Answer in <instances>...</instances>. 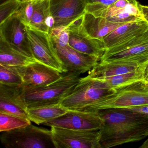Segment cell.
<instances>
[{"mask_svg":"<svg viewBox=\"0 0 148 148\" xmlns=\"http://www.w3.org/2000/svg\"><path fill=\"white\" fill-rule=\"evenodd\" d=\"M97 112L103 121L99 130L101 148L138 142L148 137V115L125 108Z\"/></svg>","mask_w":148,"mask_h":148,"instance_id":"cell-1","label":"cell"},{"mask_svg":"<svg viewBox=\"0 0 148 148\" xmlns=\"http://www.w3.org/2000/svg\"><path fill=\"white\" fill-rule=\"evenodd\" d=\"M81 74L68 71L62 73L57 81L44 86L36 87L23 84L22 95L27 109L60 103L72 91L81 78Z\"/></svg>","mask_w":148,"mask_h":148,"instance_id":"cell-2","label":"cell"},{"mask_svg":"<svg viewBox=\"0 0 148 148\" xmlns=\"http://www.w3.org/2000/svg\"><path fill=\"white\" fill-rule=\"evenodd\" d=\"M115 91V89L107 87L101 81L88 75L81 77L71 92L60 102V104L71 110L88 112L96 103Z\"/></svg>","mask_w":148,"mask_h":148,"instance_id":"cell-3","label":"cell"},{"mask_svg":"<svg viewBox=\"0 0 148 148\" xmlns=\"http://www.w3.org/2000/svg\"><path fill=\"white\" fill-rule=\"evenodd\" d=\"M115 90V93L96 103L88 112L148 105V86L144 79Z\"/></svg>","mask_w":148,"mask_h":148,"instance_id":"cell-4","label":"cell"},{"mask_svg":"<svg viewBox=\"0 0 148 148\" xmlns=\"http://www.w3.org/2000/svg\"><path fill=\"white\" fill-rule=\"evenodd\" d=\"M0 140L7 148H55L51 130L29 125L1 132Z\"/></svg>","mask_w":148,"mask_h":148,"instance_id":"cell-5","label":"cell"},{"mask_svg":"<svg viewBox=\"0 0 148 148\" xmlns=\"http://www.w3.org/2000/svg\"><path fill=\"white\" fill-rule=\"evenodd\" d=\"M124 61L140 66L148 64V29L132 39L106 50L99 62Z\"/></svg>","mask_w":148,"mask_h":148,"instance_id":"cell-6","label":"cell"},{"mask_svg":"<svg viewBox=\"0 0 148 148\" xmlns=\"http://www.w3.org/2000/svg\"><path fill=\"white\" fill-rule=\"evenodd\" d=\"M27 36L34 58L62 73L68 70L59 57L48 33L27 26Z\"/></svg>","mask_w":148,"mask_h":148,"instance_id":"cell-7","label":"cell"},{"mask_svg":"<svg viewBox=\"0 0 148 148\" xmlns=\"http://www.w3.org/2000/svg\"><path fill=\"white\" fill-rule=\"evenodd\" d=\"M55 148H101L100 131H82L51 127Z\"/></svg>","mask_w":148,"mask_h":148,"instance_id":"cell-8","label":"cell"},{"mask_svg":"<svg viewBox=\"0 0 148 148\" xmlns=\"http://www.w3.org/2000/svg\"><path fill=\"white\" fill-rule=\"evenodd\" d=\"M43 125L68 130L93 131L101 129L103 121L97 112L70 110L65 115Z\"/></svg>","mask_w":148,"mask_h":148,"instance_id":"cell-9","label":"cell"},{"mask_svg":"<svg viewBox=\"0 0 148 148\" xmlns=\"http://www.w3.org/2000/svg\"><path fill=\"white\" fill-rule=\"evenodd\" d=\"M0 36L14 49L35 59L27 36V25L17 13L0 24Z\"/></svg>","mask_w":148,"mask_h":148,"instance_id":"cell-10","label":"cell"},{"mask_svg":"<svg viewBox=\"0 0 148 148\" xmlns=\"http://www.w3.org/2000/svg\"><path fill=\"white\" fill-rule=\"evenodd\" d=\"M82 18L68 27V45L78 51L95 57L100 61L106 51L104 44L89 36L82 26Z\"/></svg>","mask_w":148,"mask_h":148,"instance_id":"cell-11","label":"cell"},{"mask_svg":"<svg viewBox=\"0 0 148 148\" xmlns=\"http://www.w3.org/2000/svg\"><path fill=\"white\" fill-rule=\"evenodd\" d=\"M50 7L53 28L68 27L84 14L86 3L85 0H50Z\"/></svg>","mask_w":148,"mask_h":148,"instance_id":"cell-12","label":"cell"},{"mask_svg":"<svg viewBox=\"0 0 148 148\" xmlns=\"http://www.w3.org/2000/svg\"><path fill=\"white\" fill-rule=\"evenodd\" d=\"M15 67L23 84L36 87L53 83L60 79L63 73L38 61L27 66Z\"/></svg>","mask_w":148,"mask_h":148,"instance_id":"cell-13","label":"cell"},{"mask_svg":"<svg viewBox=\"0 0 148 148\" xmlns=\"http://www.w3.org/2000/svg\"><path fill=\"white\" fill-rule=\"evenodd\" d=\"M53 43L60 60L68 71L85 73L91 70L99 61L95 57L78 51L69 45L62 47Z\"/></svg>","mask_w":148,"mask_h":148,"instance_id":"cell-14","label":"cell"},{"mask_svg":"<svg viewBox=\"0 0 148 148\" xmlns=\"http://www.w3.org/2000/svg\"><path fill=\"white\" fill-rule=\"evenodd\" d=\"M0 113L29 119L22 95V85L12 86L0 84Z\"/></svg>","mask_w":148,"mask_h":148,"instance_id":"cell-15","label":"cell"},{"mask_svg":"<svg viewBox=\"0 0 148 148\" xmlns=\"http://www.w3.org/2000/svg\"><path fill=\"white\" fill-rule=\"evenodd\" d=\"M148 29V22L144 19L122 25L104 38L103 42L106 50L121 45Z\"/></svg>","mask_w":148,"mask_h":148,"instance_id":"cell-16","label":"cell"},{"mask_svg":"<svg viewBox=\"0 0 148 148\" xmlns=\"http://www.w3.org/2000/svg\"><path fill=\"white\" fill-rule=\"evenodd\" d=\"M125 24L113 22L105 18L95 17L86 12L82 18V26L89 36L102 41L106 36Z\"/></svg>","mask_w":148,"mask_h":148,"instance_id":"cell-17","label":"cell"},{"mask_svg":"<svg viewBox=\"0 0 148 148\" xmlns=\"http://www.w3.org/2000/svg\"><path fill=\"white\" fill-rule=\"evenodd\" d=\"M146 65L129 61L99 62L88 71V75L93 78H102L138 71Z\"/></svg>","mask_w":148,"mask_h":148,"instance_id":"cell-18","label":"cell"},{"mask_svg":"<svg viewBox=\"0 0 148 148\" xmlns=\"http://www.w3.org/2000/svg\"><path fill=\"white\" fill-rule=\"evenodd\" d=\"M50 1L34 0L33 14L28 26L50 33L54 25V20L50 11Z\"/></svg>","mask_w":148,"mask_h":148,"instance_id":"cell-19","label":"cell"},{"mask_svg":"<svg viewBox=\"0 0 148 148\" xmlns=\"http://www.w3.org/2000/svg\"><path fill=\"white\" fill-rule=\"evenodd\" d=\"M34 59L26 56L14 49L0 36V64L14 67H23L37 62Z\"/></svg>","mask_w":148,"mask_h":148,"instance_id":"cell-20","label":"cell"},{"mask_svg":"<svg viewBox=\"0 0 148 148\" xmlns=\"http://www.w3.org/2000/svg\"><path fill=\"white\" fill-rule=\"evenodd\" d=\"M70 110L62 106L60 103L27 108V114L31 122L40 125L60 117Z\"/></svg>","mask_w":148,"mask_h":148,"instance_id":"cell-21","label":"cell"},{"mask_svg":"<svg viewBox=\"0 0 148 148\" xmlns=\"http://www.w3.org/2000/svg\"><path fill=\"white\" fill-rule=\"evenodd\" d=\"M145 66L135 71L95 79L101 81L109 88L117 89L143 80V72Z\"/></svg>","mask_w":148,"mask_h":148,"instance_id":"cell-22","label":"cell"},{"mask_svg":"<svg viewBox=\"0 0 148 148\" xmlns=\"http://www.w3.org/2000/svg\"><path fill=\"white\" fill-rule=\"evenodd\" d=\"M31 123V121L29 119H25L10 114L0 113L1 132L23 128Z\"/></svg>","mask_w":148,"mask_h":148,"instance_id":"cell-23","label":"cell"},{"mask_svg":"<svg viewBox=\"0 0 148 148\" xmlns=\"http://www.w3.org/2000/svg\"><path fill=\"white\" fill-rule=\"evenodd\" d=\"M0 84L18 86L22 85L23 82L16 67L0 64Z\"/></svg>","mask_w":148,"mask_h":148,"instance_id":"cell-24","label":"cell"},{"mask_svg":"<svg viewBox=\"0 0 148 148\" xmlns=\"http://www.w3.org/2000/svg\"><path fill=\"white\" fill-rule=\"evenodd\" d=\"M21 4L19 0H7L0 6V24L17 12Z\"/></svg>","mask_w":148,"mask_h":148,"instance_id":"cell-25","label":"cell"},{"mask_svg":"<svg viewBox=\"0 0 148 148\" xmlns=\"http://www.w3.org/2000/svg\"><path fill=\"white\" fill-rule=\"evenodd\" d=\"M49 34L53 43L60 46L68 45L69 40L68 27H58L53 28Z\"/></svg>","mask_w":148,"mask_h":148,"instance_id":"cell-26","label":"cell"},{"mask_svg":"<svg viewBox=\"0 0 148 148\" xmlns=\"http://www.w3.org/2000/svg\"><path fill=\"white\" fill-rule=\"evenodd\" d=\"M34 0L21 2L20 7L17 13L22 21L26 25H29L33 14Z\"/></svg>","mask_w":148,"mask_h":148,"instance_id":"cell-27","label":"cell"},{"mask_svg":"<svg viewBox=\"0 0 148 148\" xmlns=\"http://www.w3.org/2000/svg\"><path fill=\"white\" fill-rule=\"evenodd\" d=\"M117 0H85L86 5H100L109 6L115 3Z\"/></svg>","mask_w":148,"mask_h":148,"instance_id":"cell-28","label":"cell"},{"mask_svg":"<svg viewBox=\"0 0 148 148\" xmlns=\"http://www.w3.org/2000/svg\"><path fill=\"white\" fill-rule=\"evenodd\" d=\"M125 109H127V110L132 111L141 113V114L148 115V105L125 108Z\"/></svg>","mask_w":148,"mask_h":148,"instance_id":"cell-29","label":"cell"},{"mask_svg":"<svg viewBox=\"0 0 148 148\" xmlns=\"http://www.w3.org/2000/svg\"><path fill=\"white\" fill-rule=\"evenodd\" d=\"M143 19L148 22V6L140 5Z\"/></svg>","mask_w":148,"mask_h":148,"instance_id":"cell-30","label":"cell"},{"mask_svg":"<svg viewBox=\"0 0 148 148\" xmlns=\"http://www.w3.org/2000/svg\"><path fill=\"white\" fill-rule=\"evenodd\" d=\"M143 79H148V64L145 66L143 72Z\"/></svg>","mask_w":148,"mask_h":148,"instance_id":"cell-31","label":"cell"},{"mask_svg":"<svg viewBox=\"0 0 148 148\" xmlns=\"http://www.w3.org/2000/svg\"><path fill=\"white\" fill-rule=\"evenodd\" d=\"M140 148H148V138L143 143L141 146H140Z\"/></svg>","mask_w":148,"mask_h":148,"instance_id":"cell-32","label":"cell"},{"mask_svg":"<svg viewBox=\"0 0 148 148\" xmlns=\"http://www.w3.org/2000/svg\"><path fill=\"white\" fill-rule=\"evenodd\" d=\"M21 2H23V1H32V0H19Z\"/></svg>","mask_w":148,"mask_h":148,"instance_id":"cell-33","label":"cell"},{"mask_svg":"<svg viewBox=\"0 0 148 148\" xmlns=\"http://www.w3.org/2000/svg\"><path fill=\"white\" fill-rule=\"evenodd\" d=\"M145 82V84L146 85L148 86V79H146V80H144Z\"/></svg>","mask_w":148,"mask_h":148,"instance_id":"cell-34","label":"cell"}]
</instances>
